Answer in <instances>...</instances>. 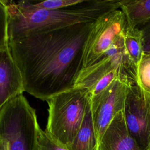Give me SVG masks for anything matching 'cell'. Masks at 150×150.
I'll return each instance as SVG.
<instances>
[{
  "label": "cell",
  "instance_id": "9a60e30c",
  "mask_svg": "<svg viewBox=\"0 0 150 150\" xmlns=\"http://www.w3.org/2000/svg\"><path fill=\"white\" fill-rule=\"evenodd\" d=\"M82 0H46L38 1H16L21 6L30 9L54 10L74 5Z\"/></svg>",
  "mask_w": 150,
  "mask_h": 150
},
{
  "label": "cell",
  "instance_id": "8992f818",
  "mask_svg": "<svg viewBox=\"0 0 150 150\" xmlns=\"http://www.w3.org/2000/svg\"><path fill=\"white\" fill-rule=\"evenodd\" d=\"M114 69L122 70L135 83L136 72L125 50L124 35L118 38L107 53L98 60L81 70L74 87L88 90L101 77Z\"/></svg>",
  "mask_w": 150,
  "mask_h": 150
},
{
  "label": "cell",
  "instance_id": "5bb4252c",
  "mask_svg": "<svg viewBox=\"0 0 150 150\" xmlns=\"http://www.w3.org/2000/svg\"><path fill=\"white\" fill-rule=\"evenodd\" d=\"M135 84L145 100L150 103V55L143 54L138 67Z\"/></svg>",
  "mask_w": 150,
  "mask_h": 150
},
{
  "label": "cell",
  "instance_id": "4fadbf2b",
  "mask_svg": "<svg viewBox=\"0 0 150 150\" xmlns=\"http://www.w3.org/2000/svg\"><path fill=\"white\" fill-rule=\"evenodd\" d=\"M124 45L128 57L137 72L144 54L143 36L139 28L127 26L124 34Z\"/></svg>",
  "mask_w": 150,
  "mask_h": 150
},
{
  "label": "cell",
  "instance_id": "30bf717a",
  "mask_svg": "<svg viewBox=\"0 0 150 150\" xmlns=\"http://www.w3.org/2000/svg\"><path fill=\"white\" fill-rule=\"evenodd\" d=\"M98 150H141L128 132L124 111L110 124L100 142Z\"/></svg>",
  "mask_w": 150,
  "mask_h": 150
},
{
  "label": "cell",
  "instance_id": "5b68a950",
  "mask_svg": "<svg viewBox=\"0 0 150 150\" xmlns=\"http://www.w3.org/2000/svg\"><path fill=\"white\" fill-rule=\"evenodd\" d=\"M127 26L125 17L120 9L108 13L96 21L86 44L83 69L104 56L118 38L124 35Z\"/></svg>",
  "mask_w": 150,
  "mask_h": 150
},
{
  "label": "cell",
  "instance_id": "7c38bea8",
  "mask_svg": "<svg viewBox=\"0 0 150 150\" xmlns=\"http://www.w3.org/2000/svg\"><path fill=\"white\" fill-rule=\"evenodd\" d=\"M120 9L129 27L140 28L150 22V0H124Z\"/></svg>",
  "mask_w": 150,
  "mask_h": 150
},
{
  "label": "cell",
  "instance_id": "3957f363",
  "mask_svg": "<svg viewBox=\"0 0 150 150\" xmlns=\"http://www.w3.org/2000/svg\"><path fill=\"white\" fill-rule=\"evenodd\" d=\"M40 128L35 110L19 94L0 110V150H36Z\"/></svg>",
  "mask_w": 150,
  "mask_h": 150
},
{
  "label": "cell",
  "instance_id": "277c9868",
  "mask_svg": "<svg viewBox=\"0 0 150 150\" xmlns=\"http://www.w3.org/2000/svg\"><path fill=\"white\" fill-rule=\"evenodd\" d=\"M48 118L45 131L61 145L69 146L83 121L89 103L87 88L74 87L47 101Z\"/></svg>",
  "mask_w": 150,
  "mask_h": 150
},
{
  "label": "cell",
  "instance_id": "52a82bcc",
  "mask_svg": "<svg viewBox=\"0 0 150 150\" xmlns=\"http://www.w3.org/2000/svg\"><path fill=\"white\" fill-rule=\"evenodd\" d=\"M127 127L141 150H150V103L138 86H129L124 110Z\"/></svg>",
  "mask_w": 150,
  "mask_h": 150
},
{
  "label": "cell",
  "instance_id": "9c48e42d",
  "mask_svg": "<svg viewBox=\"0 0 150 150\" xmlns=\"http://www.w3.org/2000/svg\"><path fill=\"white\" fill-rule=\"evenodd\" d=\"M24 91L21 73L9 46L0 49V110L8 101Z\"/></svg>",
  "mask_w": 150,
  "mask_h": 150
},
{
  "label": "cell",
  "instance_id": "ba28073f",
  "mask_svg": "<svg viewBox=\"0 0 150 150\" xmlns=\"http://www.w3.org/2000/svg\"><path fill=\"white\" fill-rule=\"evenodd\" d=\"M132 84L134 83L128 79H118L97 101L89 103L98 145L112 120L124 111L129 88Z\"/></svg>",
  "mask_w": 150,
  "mask_h": 150
},
{
  "label": "cell",
  "instance_id": "2e32d148",
  "mask_svg": "<svg viewBox=\"0 0 150 150\" xmlns=\"http://www.w3.org/2000/svg\"><path fill=\"white\" fill-rule=\"evenodd\" d=\"M36 150H69L48 134L45 131L39 128L38 135Z\"/></svg>",
  "mask_w": 150,
  "mask_h": 150
},
{
  "label": "cell",
  "instance_id": "8fae6325",
  "mask_svg": "<svg viewBox=\"0 0 150 150\" xmlns=\"http://www.w3.org/2000/svg\"><path fill=\"white\" fill-rule=\"evenodd\" d=\"M67 148L69 150H98V144L89 103L80 128L71 143Z\"/></svg>",
  "mask_w": 150,
  "mask_h": 150
},
{
  "label": "cell",
  "instance_id": "7a4b0ae2",
  "mask_svg": "<svg viewBox=\"0 0 150 150\" xmlns=\"http://www.w3.org/2000/svg\"><path fill=\"white\" fill-rule=\"evenodd\" d=\"M8 13L9 40L80 23L94 22L104 15L120 9L124 0H82L69 7L46 10L19 6L3 0Z\"/></svg>",
  "mask_w": 150,
  "mask_h": 150
},
{
  "label": "cell",
  "instance_id": "ac0fdd59",
  "mask_svg": "<svg viewBox=\"0 0 150 150\" xmlns=\"http://www.w3.org/2000/svg\"><path fill=\"white\" fill-rule=\"evenodd\" d=\"M139 29L142 33L144 53L150 55V22Z\"/></svg>",
  "mask_w": 150,
  "mask_h": 150
},
{
  "label": "cell",
  "instance_id": "e0dca14e",
  "mask_svg": "<svg viewBox=\"0 0 150 150\" xmlns=\"http://www.w3.org/2000/svg\"><path fill=\"white\" fill-rule=\"evenodd\" d=\"M8 13L3 0H0V49L8 47Z\"/></svg>",
  "mask_w": 150,
  "mask_h": 150
},
{
  "label": "cell",
  "instance_id": "6da1fadb",
  "mask_svg": "<svg viewBox=\"0 0 150 150\" xmlns=\"http://www.w3.org/2000/svg\"><path fill=\"white\" fill-rule=\"evenodd\" d=\"M94 22L76 23L9 40L24 91L47 101L74 88L83 68L85 46Z\"/></svg>",
  "mask_w": 150,
  "mask_h": 150
}]
</instances>
